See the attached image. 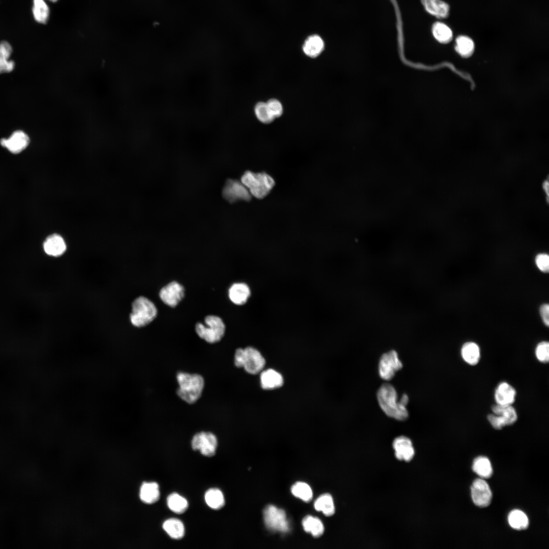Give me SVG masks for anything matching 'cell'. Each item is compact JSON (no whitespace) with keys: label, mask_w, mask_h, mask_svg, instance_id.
<instances>
[{"label":"cell","mask_w":549,"mask_h":549,"mask_svg":"<svg viewBox=\"0 0 549 549\" xmlns=\"http://www.w3.org/2000/svg\"><path fill=\"white\" fill-rule=\"evenodd\" d=\"M377 396L380 408L386 415L401 421L408 418L407 394H403L398 401V393L394 387L389 383H384L379 388Z\"/></svg>","instance_id":"6da1fadb"},{"label":"cell","mask_w":549,"mask_h":549,"mask_svg":"<svg viewBox=\"0 0 549 549\" xmlns=\"http://www.w3.org/2000/svg\"><path fill=\"white\" fill-rule=\"evenodd\" d=\"M176 379L178 384L176 392L184 402L192 405L201 398L205 385L202 375L180 371L176 374Z\"/></svg>","instance_id":"7a4b0ae2"},{"label":"cell","mask_w":549,"mask_h":549,"mask_svg":"<svg viewBox=\"0 0 549 549\" xmlns=\"http://www.w3.org/2000/svg\"><path fill=\"white\" fill-rule=\"evenodd\" d=\"M234 363L236 367L243 368L248 373L255 375L262 370L265 361L257 349L252 347H247L236 349Z\"/></svg>","instance_id":"3957f363"},{"label":"cell","mask_w":549,"mask_h":549,"mask_svg":"<svg viewBox=\"0 0 549 549\" xmlns=\"http://www.w3.org/2000/svg\"><path fill=\"white\" fill-rule=\"evenodd\" d=\"M157 314L155 304L147 297L141 296L135 299L132 303L130 320L134 326L142 327L151 322Z\"/></svg>","instance_id":"277c9868"},{"label":"cell","mask_w":549,"mask_h":549,"mask_svg":"<svg viewBox=\"0 0 549 549\" xmlns=\"http://www.w3.org/2000/svg\"><path fill=\"white\" fill-rule=\"evenodd\" d=\"M241 183L248 189L251 195L258 199L265 197L273 187L275 181L268 174L254 173L247 171L241 178Z\"/></svg>","instance_id":"5b68a950"},{"label":"cell","mask_w":549,"mask_h":549,"mask_svg":"<svg viewBox=\"0 0 549 549\" xmlns=\"http://www.w3.org/2000/svg\"><path fill=\"white\" fill-rule=\"evenodd\" d=\"M204 323L197 322L195 325V331L199 337L209 344L220 342L226 329L223 320L218 316L210 315L205 317Z\"/></svg>","instance_id":"8992f818"},{"label":"cell","mask_w":549,"mask_h":549,"mask_svg":"<svg viewBox=\"0 0 549 549\" xmlns=\"http://www.w3.org/2000/svg\"><path fill=\"white\" fill-rule=\"evenodd\" d=\"M493 414L487 416V419L492 426L497 430L510 425L516 422L517 415L511 405L497 404L492 407Z\"/></svg>","instance_id":"52a82bcc"},{"label":"cell","mask_w":549,"mask_h":549,"mask_svg":"<svg viewBox=\"0 0 549 549\" xmlns=\"http://www.w3.org/2000/svg\"><path fill=\"white\" fill-rule=\"evenodd\" d=\"M263 517L266 527L270 530L284 533L289 530L285 512L282 509L267 505L264 509Z\"/></svg>","instance_id":"ba28073f"},{"label":"cell","mask_w":549,"mask_h":549,"mask_svg":"<svg viewBox=\"0 0 549 549\" xmlns=\"http://www.w3.org/2000/svg\"><path fill=\"white\" fill-rule=\"evenodd\" d=\"M218 443L216 436L210 432L197 433L191 440L192 449L195 451L199 450L203 455L207 457L216 454Z\"/></svg>","instance_id":"9c48e42d"},{"label":"cell","mask_w":549,"mask_h":549,"mask_svg":"<svg viewBox=\"0 0 549 549\" xmlns=\"http://www.w3.org/2000/svg\"><path fill=\"white\" fill-rule=\"evenodd\" d=\"M403 367L402 361L395 350L384 353L380 358L378 372L381 379L389 381L393 378L396 372Z\"/></svg>","instance_id":"30bf717a"},{"label":"cell","mask_w":549,"mask_h":549,"mask_svg":"<svg viewBox=\"0 0 549 549\" xmlns=\"http://www.w3.org/2000/svg\"><path fill=\"white\" fill-rule=\"evenodd\" d=\"M159 297L166 305L174 308L182 299L185 296V288L178 282H170L159 291Z\"/></svg>","instance_id":"8fae6325"},{"label":"cell","mask_w":549,"mask_h":549,"mask_svg":"<svg viewBox=\"0 0 549 549\" xmlns=\"http://www.w3.org/2000/svg\"><path fill=\"white\" fill-rule=\"evenodd\" d=\"M471 497L474 504L480 507L489 506L492 493L488 483L483 479H475L471 487Z\"/></svg>","instance_id":"7c38bea8"},{"label":"cell","mask_w":549,"mask_h":549,"mask_svg":"<svg viewBox=\"0 0 549 549\" xmlns=\"http://www.w3.org/2000/svg\"><path fill=\"white\" fill-rule=\"evenodd\" d=\"M223 195L231 203L239 200L249 201L251 198L248 189L241 182L233 179L227 180L223 190Z\"/></svg>","instance_id":"4fadbf2b"},{"label":"cell","mask_w":549,"mask_h":549,"mask_svg":"<svg viewBox=\"0 0 549 549\" xmlns=\"http://www.w3.org/2000/svg\"><path fill=\"white\" fill-rule=\"evenodd\" d=\"M29 143L28 135L20 130L15 131L8 138H3L0 140L1 145L13 154L22 152L27 147Z\"/></svg>","instance_id":"5bb4252c"},{"label":"cell","mask_w":549,"mask_h":549,"mask_svg":"<svg viewBox=\"0 0 549 549\" xmlns=\"http://www.w3.org/2000/svg\"><path fill=\"white\" fill-rule=\"evenodd\" d=\"M67 248V244L64 238L57 233L48 235L42 243V249L44 253L52 257L62 256L66 252Z\"/></svg>","instance_id":"9a60e30c"},{"label":"cell","mask_w":549,"mask_h":549,"mask_svg":"<svg viewBox=\"0 0 549 549\" xmlns=\"http://www.w3.org/2000/svg\"><path fill=\"white\" fill-rule=\"evenodd\" d=\"M395 458L400 461H410L415 455V449L411 440L408 437L401 436L395 438L392 442Z\"/></svg>","instance_id":"2e32d148"},{"label":"cell","mask_w":549,"mask_h":549,"mask_svg":"<svg viewBox=\"0 0 549 549\" xmlns=\"http://www.w3.org/2000/svg\"><path fill=\"white\" fill-rule=\"evenodd\" d=\"M516 394L513 386L506 382H502L497 386L494 397L497 404L511 405L515 401Z\"/></svg>","instance_id":"e0dca14e"},{"label":"cell","mask_w":549,"mask_h":549,"mask_svg":"<svg viewBox=\"0 0 549 549\" xmlns=\"http://www.w3.org/2000/svg\"><path fill=\"white\" fill-rule=\"evenodd\" d=\"M251 291L247 284L244 283H235L228 289V296L235 304L242 305L248 300Z\"/></svg>","instance_id":"ac0fdd59"},{"label":"cell","mask_w":549,"mask_h":549,"mask_svg":"<svg viewBox=\"0 0 549 549\" xmlns=\"http://www.w3.org/2000/svg\"><path fill=\"white\" fill-rule=\"evenodd\" d=\"M284 382L282 375L273 369L263 371L260 375V383L264 389H273L282 386Z\"/></svg>","instance_id":"d6986e66"},{"label":"cell","mask_w":549,"mask_h":549,"mask_svg":"<svg viewBox=\"0 0 549 549\" xmlns=\"http://www.w3.org/2000/svg\"><path fill=\"white\" fill-rule=\"evenodd\" d=\"M475 48L474 42L469 36L460 35L456 38L454 50L461 57L464 58L470 57L473 54Z\"/></svg>","instance_id":"ffe728a7"},{"label":"cell","mask_w":549,"mask_h":549,"mask_svg":"<svg viewBox=\"0 0 549 549\" xmlns=\"http://www.w3.org/2000/svg\"><path fill=\"white\" fill-rule=\"evenodd\" d=\"M324 48V43L323 40L317 35H313L308 37L302 46L304 53L311 58L318 57Z\"/></svg>","instance_id":"44dd1931"},{"label":"cell","mask_w":549,"mask_h":549,"mask_svg":"<svg viewBox=\"0 0 549 549\" xmlns=\"http://www.w3.org/2000/svg\"><path fill=\"white\" fill-rule=\"evenodd\" d=\"M160 496L159 485L156 482H143L140 489L141 500L146 504H152L158 501Z\"/></svg>","instance_id":"7402d4cb"},{"label":"cell","mask_w":549,"mask_h":549,"mask_svg":"<svg viewBox=\"0 0 549 549\" xmlns=\"http://www.w3.org/2000/svg\"><path fill=\"white\" fill-rule=\"evenodd\" d=\"M425 8L431 15L439 18H446L450 13V6L442 0H423Z\"/></svg>","instance_id":"603a6c76"},{"label":"cell","mask_w":549,"mask_h":549,"mask_svg":"<svg viewBox=\"0 0 549 549\" xmlns=\"http://www.w3.org/2000/svg\"><path fill=\"white\" fill-rule=\"evenodd\" d=\"M12 53L11 44L6 41L0 42V74L11 72L15 66L14 62L9 59Z\"/></svg>","instance_id":"cb8c5ba5"},{"label":"cell","mask_w":549,"mask_h":549,"mask_svg":"<svg viewBox=\"0 0 549 549\" xmlns=\"http://www.w3.org/2000/svg\"><path fill=\"white\" fill-rule=\"evenodd\" d=\"M432 33L435 40L441 44H446L450 43L453 37L451 28L441 21H437L433 24Z\"/></svg>","instance_id":"d4e9b609"},{"label":"cell","mask_w":549,"mask_h":549,"mask_svg":"<svg viewBox=\"0 0 549 549\" xmlns=\"http://www.w3.org/2000/svg\"><path fill=\"white\" fill-rule=\"evenodd\" d=\"M461 353L463 360L469 365H475L479 361L480 348L474 342H468L464 343L462 347Z\"/></svg>","instance_id":"484cf974"},{"label":"cell","mask_w":549,"mask_h":549,"mask_svg":"<svg viewBox=\"0 0 549 549\" xmlns=\"http://www.w3.org/2000/svg\"><path fill=\"white\" fill-rule=\"evenodd\" d=\"M163 528L172 538L178 540L184 537L185 529L184 524L179 520L171 518L163 524Z\"/></svg>","instance_id":"4316f807"},{"label":"cell","mask_w":549,"mask_h":549,"mask_svg":"<svg viewBox=\"0 0 549 549\" xmlns=\"http://www.w3.org/2000/svg\"><path fill=\"white\" fill-rule=\"evenodd\" d=\"M32 12L35 20L38 23L45 24L49 20L50 9L45 0H33Z\"/></svg>","instance_id":"83f0119b"},{"label":"cell","mask_w":549,"mask_h":549,"mask_svg":"<svg viewBox=\"0 0 549 549\" xmlns=\"http://www.w3.org/2000/svg\"><path fill=\"white\" fill-rule=\"evenodd\" d=\"M472 469L482 478H490L493 474V468L489 459L485 456H478L473 461Z\"/></svg>","instance_id":"f1b7e54d"},{"label":"cell","mask_w":549,"mask_h":549,"mask_svg":"<svg viewBox=\"0 0 549 549\" xmlns=\"http://www.w3.org/2000/svg\"><path fill=\"white\" fill-rule=\"evenodd\" d=\"M204 498L207 505L213 509H220L225 505L223 494L218 489L212 488L208 490L205 494Z\"/></svg>","instance_id":"f546056e"},{"label":"cell","mask_w":549,"mask_h":549,"mask_svg":"<svg viewBox=\"0 0 549 549\" xmlns=\"http://www.w3.org/2000/svg\"><path fill=\"white\" fill-rule=\"evenodd\" d=\"M316 510L322 511L326 516H331L335 512V507L332 496L329 494L320 496L314 503Z\"/></svg>","instance_id":"4dcf8cb0"},{"label":"cell","mask_w":549,"mask_h":549,"mask_svg":"<svg viewBox=\"0 0 549 549\" xmlns=\"http://www.w3.org/2000/svg\"><path fill=\"white\" fill-rule=\"evenodd\" d=\"M508 522L511 528L517 530L526 529L529 526L527 516L518 509H514L510 512L508 516Z\"/></svg>","instance_id":"1f68e13d"},{"label":"cell","mask_w":549,"mask_h":549,"mask_svg":"<svg viewBox=\"0 0 549 549\" xmlns=\"http://www.w3.org/2000/svg\"><path fill=\"white\" fill-rule=\"evenodd\" d=\"M303 529L316 537L320 536L324 532V526L318 518L310 515L304 517L302 521Z\"/></svg>","instance_id":"d6a6232c"},{"label":"cell","mask_w":549,"mask_h":549,"mask_svg":"<svg viewBox=\"0 0 549 549\" xmlns=\"http://www.w3.org/2000/svg\"><path fill=\"white\" fill-rule=\"evenodd\" d=\"M167 503L169 508L177 514L183 513L188 507L187 499L176 493H172L168 496Z\"/></svg>","instance_id":"836d02e7"},{"label":"cell","mask_w":549,"mask_h":549,"mask_svg":"<svg viewBox=\"0 0 549 549\" xmlns=\"http://www.w3.org/2000/svg\"><path fill=\"white\" fill-rule=\"evenodd\" d=\"M291 491L294 496L306 502L310 501L313 497L310 486L303 482H296L292 486Z\"/></svg>","instance_id":"e575fe53"},{"label":"cell","mask_w":549,"mask_h":549,"mask_svg":"<svg viewBox=\"0 0 549 549\" xmlns=\"http://www.w3.org/2000/svg\"><path fill=\"white\" fill-rule=\"evenodd\" d=\"M254 112L257 118L264 124H269L275 119L271 113L266 102L257 103L255 106Z\"/></svg>","instance_id":"d590c367"},{"label":"cell","mask_w":549,"mask_h":549,"mask_svg":"<svg viewBox=\"0 0 549 549\" xmlns=\"http://www.w3.org/2000/svg\"><path fill=\"white\" fill-rule=\"evenodd\" d=\"M535 355L541 362L547 363L549 360V344L547 342L542 341L537 345L535 351Z\"/></svg>","instance_id":"8d00e7d4"},{"label":"cell","mask_w":549,"mask_h":549,"mask_svg":"<svg viewBox=\"0 0 549 549\" xmlns=\"http://www.w3.org/2000/svg\"><path fill=\"white\" fill-rule=\"evenodd\" d=\"M266 104L274 118L281 116L283 113V107L280 101L272 98L268 100Z\"/></svg>","instance_id":"74e56055"},{"label":"cell","mask_w":549,"mask_h":549,"mask_svg":"<svg viewBox=\"0 0 549 549\" xmlns=\"http://www.w3.org/2000/svg\"><path fill=\"white\" fill-rule=\"evenodd\" d=\"M535 263L538 269L543 272H547L549 270V257L545 253H540L536 255Z\"/></svg>","instance_id":"f35d334b"},{"label":"cell","mask_w":549,"mask_h":549,"mask_svg":"<svg viewBox=\"0 0 549 549\" xmlns=\"http://www.w3.org/2000/svg\"><path fill=\"white\" fill-rule=\"evenodd\" d=\"M540 314L542 320L545 325H549V306L547 303L542 304L539 309Z\"/></svg>","instance_id":"ab89813d"},{"label":"cell","mask_w":549,"mask_h":549,"mask_svg":"<svg viewBox=\"0 0 549 549\" xmlns=\"http://www.w3.org/2000/svg\"><path fill=\"white\" fill-rule=\"evenodd\" d=\"M542 187H543V188L544 191L545 192V193L546 194V195L548 196V182L547 180H545L543 182Z\"/></svg>","instance_id":"60d3db41"},{"label":"cell","mask_w":549,"mask_h":549,"mask_svg":"<svg viewBox=\"0 0 549 549\" xmlns=\"http://www.w3.org/2000/svg\"><path fill=\"white\" fill-rule=\"evenodd\" d=\"M48 1H49L50 2H56L58 0H48Z\"/></svg>","instance_id":"b9f144b4"}]
</instances>
